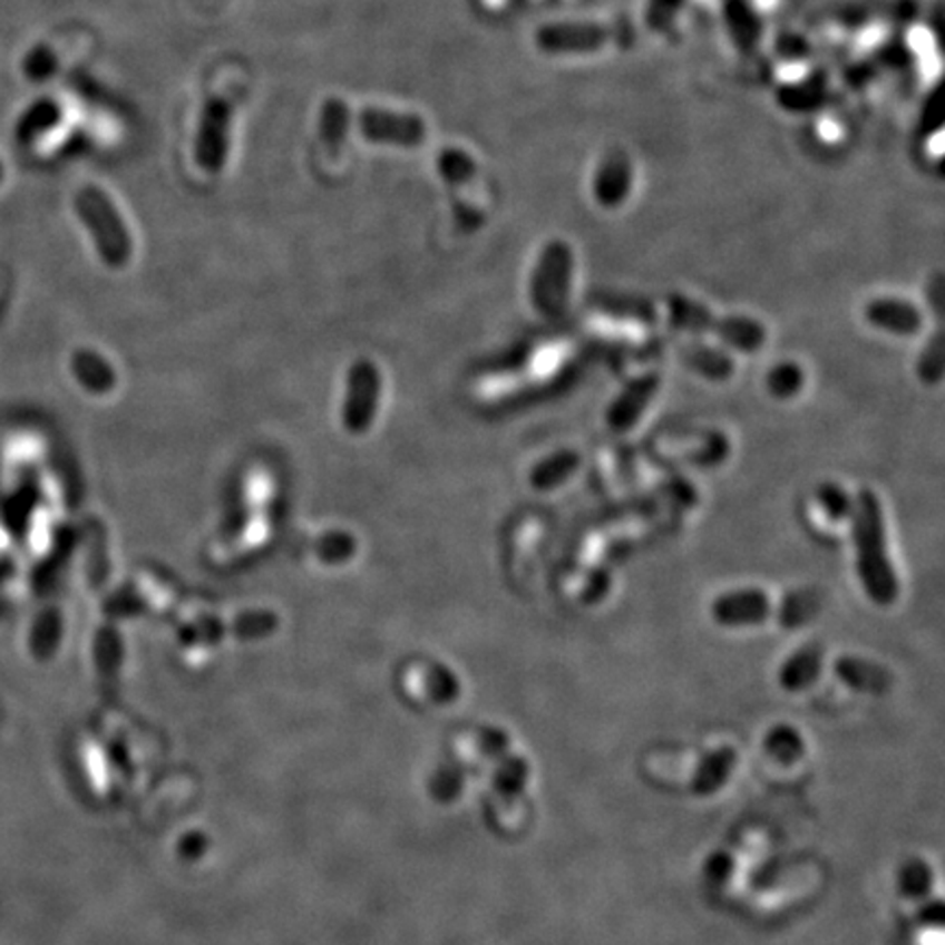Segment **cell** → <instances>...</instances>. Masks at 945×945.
Returning <instances> with one entry per match:
<instances>
[{
    "mask_svg": "<svg viewBox=\"0 0 945 945\" xmlns=\"http://www.w3.org/2000/svg\"><path fill=\"white\" fill-rule=\"evenodd\" d=\"M849 522L863 590L876 606L895 604L899 597V578L888 556L883 501L871 488L858 490Z\"/></svg>",
    "mask_w": 945,
    "mask_h": 945,
    "instance_id": "1",
    "label": "cell"
},
{
    "mask_svg": "<svg viewBox=\"0 0 945 945\" xmlns=\"http://www.w3.org/2000/svg\"><path fill=\"white\" fill-rule=\"evenodd\" d=\"M668 313L672 327L688 333H711L740 353H758L767 344V327L760 320L747 315H715L690 295H670Z\"/></svg>",
    "mask_w": 945,
    "mask_h": 945,
    "instance_id": "2",
    "label": "cell"
},
{
    "mask_svg": "<svg viewBox=\"0 0 945 945\" xmlns=\"http://www.w3.org/2000/svg\"><path fill=\"white\" fill-rule=\"evenodd\" d=\"M576 256L574 247L563 238H552L543 245L536 265L532 270L530 295L532 306L538 315L556 320L567 313L572 283H574Z\"/></svg>",
    "mask_w": 945,
    "mask_h": 945,
    "instance_id": "3",
    "label": "cell"
},
{
    "mask_svg": "<svg viewBox=\"0 0 945 945\" xmlns=\"http://www.w3.org/2000/svg\"><path fill=\"white\" fill-rule=\"evenodd\" d=\"M75 208L95 238L101 259L110 267H123L131 256V236L115 202L101 188L84 186L75 197Z\"/></svg>",
    "mask_w": 945,
    "mask_h": 945,
    "instance_id": "4",
    "label": "cell"
},
{
    "mask_svg": "<svg viewBox=\"0 0 945 945\" xmlns=\"http://www.w3.org/2000/svg\"><path fill=\"white\" fill-rule=\"evenodd\" d=\"M617 40V29L604 22L561 20L540 25L534 31V47L543 56H591Z\"/></svg>",
    "mask_w": 945,
    "mask_h": 945,
    "instance_id": "5",
    "label": "cell"
},
{
    "mask_svg": "<svg viewBox=\"0 0 945 945\" xmlns=\"http://www.w3.org/2000/svg\"><path fill=\"white\" fill-rule=\"evenodd\" d=\"M231 120L233 104L226 97H208L199 115V125L195 134V163L206 174H217L226 165L231 147Z\"/></svg>",
    "mask_w": 945,
    "mask_h": 945,
    "instance_id": "6",
    "label": "cell"
},
{
    "mask_svg": "<svg viewBox=\"0 0 945 945\" xmlns=\"http://www.w3.org/2000/svg\"><path fill=\"white\" fill-rule=\"evenodd\" d=\"M635 191V163L624 149H608L593 169L591 197L604 211L622 208Z\"/></svg>",
    "mask_w": 945,
    "mask_h": 945,
    "instance_id": "7",
    "label": "cell"
},
{
    "mask_svg": "<svg viewBox=\"0 0 945 945\" xmlns=\"http://www.w3.org/2000/svg\"><path fill=\"white\" fill-rule=\"evenodd\" d=\"M359 131L366 140L377 145H392L413 149L425 143L427 125L425 120L410 113H392V110H379L368 108L361 110L357 117Z\"/></svg>",
    "mask_w": 945,
    "mask_h": 945,
    "instance_id": "8",
    "label": "cell"
},
{
    "mask_svg": "<svg viewBox=\"0 0 945 945\" xmlns=\"http://www.w3.org/2000/svg\"><path fill=\"white\" fill-rule=\"evenodd\" d=\"M709 613L711 620L722 629H744L764 624L772 615H777V608L772 606L767 591L744 587L718 595L711 602Z\"/></svg>",
    "mask_w": 945,
    "mask_h": 945,
    "instance_id": "9",
    "label": "cell"
},
{
    "mask_svg": "<svg viewBox=\"0 0 945 945\" xmlns=\"http://www.w3.org/2000/svg\"><path fill=\"white\" fill-rule=\"evenodd\" d=\"M865 320L871 327L897 338H913L924 329L922 309L910 300L890 295L869 300L865 304Z\"/></svg>",
    "mask_w": 945,
    "mask_h": 945,
    "instance_id": "10",
    "label": "cell"
},
{
    "mask_svg": "<svg viewBox=\"0 0 945 945\" xmlns=\"http://www.w3.org/2000/svg\"><path fill=\"white\" fill-rule=\"evenodd\" d=\"M661 388V374L649 372L637 379H633L608 406L606 410V425L613 431H629L633 429L642 413L646 412L650 401L656 397Z\"/></svg>",
    "mask_w": 945,
    "mask_h": 945,
    "instance_id": "11",
    "label": "cell"
},
{
    "mask_svg": "<svg viewBox=\"0 0 945 945\" xmlns=\"http://www.w3.org/2000/svg\"><path fill=\"white\" fill-rule=\"evenodd\" d=\"M722 20L731 45L742 56H753L764 40V20L753 0H724Z\"/></svg>",
    "mask_w": 945,
    "mask_h": 945,
    "instance_id": "12",
    "label": "cell"
},
{
    "mask_svg": "<svg viewBox=\"0 0 945 945\" xmlns=\"http://www.w3.org/2000/svg\"><path fill=\"white\" fill-rule=\"evenodd\" d=\"M834 674L854 692L860 694H886L893 688V674L886 670L883 663L863 659V656H854V654H842L834 661Z\"/></svg>",
    "mask_w": 945,
    "mask_h": 945,
    "instance_id": "13",
    "label": "cell"
},
{
    "mask_svg": "<svg viewBox=\"0 0 945 945\" xmlns=\"http://www.w3.org/2000/svg\"><path fill=\"white\" fill-rule=\"evenodd\" d=\"M824 656H826V650L821 649L819 644H806L797 652H792L783 661V665L779 668V674H777L781 690L803 692L806 688H810L824 670Z\"/></svg>",
    "mask_w": 945,
    "mask_h": 945,
    "instance_id": "14",
    "label": "cell"
},
{
    "mask_svg": "<svg viewBox=\"0 0 945 945\" xmlns=\"http://www.w3.org/2000/svg\"><path fill=\"white\" fill-rule=\"evenodd\" d=\"M587 302L595 311L608 313L613 318H629L644 324L656 322V309L654 304L642 298V295L622 294L611 290H595L587 295Z\"/></svg>",
    "mask_w": 945,
    "mask_h": 945,
    "instance_id": "15",
    "label": "cell"
},
{
    "mask_svg": "<svg viewBox=\"0 0 945 945\" xmlns=\"http://www.w3.org/2000/svg\"><path fill=\"white\" fill-rule=\"evenodd\" d=\"M679 357L692 372L708 381H727L735 372L733 357L708 344H683L679 347Z\"/></svg>",
    "mask_w": 945,
    "mask_h": 945,
    "instance_id": "16",
    "label": "cell"
},
{
    "mask_svg": "<svg viewBox=\"0 0 945 945\" xmlns=\"http://www.w3.org/2000/svg\"><path fill=\"white\" fill-rule=\"evenodd\" d=\"M735 762H738V751L731 749V747H722V749L711 751L696 768L692 783H690V790L696 797H709V795L718 792L727 783L731 768L735 767Z\"/></svg>",
    "mask_w": 945,
    "mask_h": 945,
    "instance_id": "17",
    "label": "cell"
},
{
    "mask_svg": "<svg viewBox=\"0 0 945 945\" xmlns=\"http://www.w3.org/2000/svg\"><path fill=\"white\" fill-rule=\"evenodd\" d=\"M581 467V454L574 449H558L547 458H540L530 471L532 488L554 490L563 486Z\"/></svg>",
    "mask_w": 945,
    "mask_h": 945,
    "instance_id": "18",
    "label": "cell"
},
{
    "mask_svg": "<svg viewBox=\"0 0 945 945\" xmlns=\"http://www.w3.org/2000/svg\"><path fill=\"white\" fill-rule=\"evenodd\" d=\"M351 125V110L342 99H327L320 113V140L324 143L327 152L335 158L347 140Z\"/></svg>",
    "mask_w": 945,
    "mask_h": 945,
    "instance_id": "19",
    "label": "cell"
},
{
    "mask_svg": "<svg viewBox=\"0 0 945 945\" xmlns=\"http://www.w3.org/2000/svg\"><path fill=\"white\" fill-rule=\"evenodd\" d=\"M436 169L451 191H458V188L471 184L477 176L475 158L469 152H465L460 147H445L436 158Z\"/></svg>",
    "mask_w": 945,
    "mask_h": 945,
    "instance_id": "20",
    "label": "cell"
},
{
    "mask_svg": "<svg viewBox=\"0 0 945 945\" xmlns=\"http://www.w3.org/2000/svg\"><path fill=\"white\" fill-rule=\"evenodd\" d=\"M764 751L781 764H795L806 753V740L795 727L777 724L764 738Z\"/></svg>",
    "mask_w": 945,
    "mask_h": 945,
    "instance_id": "21",
    "label": "cell"
},
{
    "mask_svg": "<svg viewBox=\"0 0 945 945\" xmlns=\"http://www.w3.org/2000/svg\"><path fill=\"white\" fill-rule=\"evenodd\" d=\"M767 390L779 401L795 399L806 386V372L795 361H779L767 372Z\"/></svg>",
    "mask_w": 945,
    "mask_h": 945,
    "instance_id": "22",
    "label": "cell"
},
{
    "mask_svg": "<svg viewBox=\"0 0 945 945\" xmlns=\"http://www.w3.org/2000/svg\"><path fill=\"white\" fill-rule=\"evenodd\" d=\"M779 104L783 110L790 113H812L817 108L824 106L826 101V86L821 81H801V84H790L783 86V90L779 92Z\"/></svg>",
    "mask_w": 945,
    "mask_h": 945,
    "instance_id": "23",
    "label": "cell"
},
{
    "mask_svg": "<svg viewBox=\"0 0 945 945\" xmlns=\"http://www.w3.org/2000/svg\"><path fill=\"white\" fill-rule=\"evenodd\" d=\"M528 774H530V767H528V762L524 760V758H519V756H506V758H501L499 760V764H497V772H495V788H497V792L510 803V801H515L517 797H522V792H524V788H526V781H528Z\"/></svg>",
    "mask_w": 945,
    "mask_h": 945,
    "instance_id": "24",
    "label": "cell"
},
{
    "mask_svg": "<svg viewBox=\"0 0 945 945\" xmlns=\"http://www.w3.org/2000/svg\"><path fill=\"white\" fill-rule=\"evenodd\" d=\"M688 0H646L644 22L652 33L668 36L683 16Z\"/></svg>",
    "mask_w": 945,
    "mask_h": 945,
    "instance_id": "25",
    "label": "cell"
},
{
    "mask_svg": "<svg viewBox=\"0 0 945 945\" xmlns=\"http://www.w3.org/2000/svg\"><path fill=\"white\" fill-rule=\"evenodd\" d=\"M422 681H425V692L433 703L440 705H449L460 696V681L458 676L442 668V665H431L422 672Z\"/></svg>",
    "mask_w": 945,
    "mask_h": 945,
    "instance_id": "26",
    "label": "cell"
},
{
    "mask_svg": "<svg viewBox=\"0 0 945 945\" xmlns=\"http://www.w3.org/2000/svg\"><path fill=\"white\" fill-rule=\"evenodd\" d=\"M945 370V335L937 331L933 340L924 347V353L917 359V377L924 386H937L944 379Z\"/></svg>",
    "mask_w": 945,
    "mask_h": 945,
    "instance_id": "27",
    "label": "cell"
},
{
    "mask_svg": "<svg viewBox=\"0 0 945 945\" xmlns=\"http://www.w3.org/2000/svg\"><path fill=\"white\" fill-rule=\"evenodd\" d=\"M817 501L829 522H847L851 517L854 497H849V493L836 481H824L817 488Z\"/></svg>",
    "mask_w": 945,
    "mask_h": 945,
    "instance_id": "28",
    "label": "cell"
},
{
    "mask_svg": "<svg viewBox=\"0 0 945 945\" xmlns=\"http://www.w3.org/2000/svg\"><path fill=\"white\" fill-rule=\"evenodd\" d=\"M817 613H819V597H815L810 593H792L777 608L779 622L783 626H790V629L810 622Z\"/></svg>",
    "mask_w": 945,
    "mask_h": 945,
    "instance_id": "29",
    "label": "cell"
},
{
    "mask_svg": "<svg viewBox=\"0 0 945 945\" xmlns=\"http://www.w3.org/2000/svg\"><path fill=\"white\" fill-rule=\"evenodd\" d=\"M933 888V869L924 860H908L899 871V890L910 897L919 899L926 897Z\"/></svg>",
    "mask_w": 945,
    "mask_h": 945,
    "instance_id": "30",
    "label": "cell"
},
{
    "mask_svg": "<svg viewBox=\"0 0 945 945\" xmlns=\"http://www.w3.org/2000/svg\"><path fill=\"white\" fill-rule=\"evenodd\" d=\"M462 783H465V772L460 768H440L431 779V795H433V799L449 803L460 795Z\"/></svg>",
    "mask_w": 945,
    "mask_h": 945,
    "instance_id": "31",
    "label": "cell"
},
{
    "mask_svg": "<svg viewBox=\"0 0 945 945\" xmlns=\"http://www.w3.org/2000/svg\"><path fill=\"white\" fill-rule=\"evenodd\" d=\"M477 747H479L481 756H486L490 760H501L510 751V738L495 727H486L477 733Z\"/></svg>",
    "mask_w": 945,
    "mask_h": 945,
    "instance_id": "32",
    "label": "cell"
},
{
    "mask_svg": "<svg viewBox=\"0 0 945 945\" xmlns=\"http://www.w3.org/2000/svg\"><path fill=\"white\" fill-rule=\"evenodd\" d=\"M729 869H731V860H729L727 854L711 856V860H709L708 867H705L709 880H713L718 885H722L729 878Z\"/></svg>",
    "mask_w": 945,
    "mask_h": 945,
    "instance_id": "33",
    "label": "cell"
},
{
    "mask_svg": "<svg viewBox=\"0 0 945 945\" xmlns=\"http://www.w3.org/2000/svg\"><path fill=\"white\" fill-rule=\"evenodd\" d=\"M204 849H206V838H204V836H199V834H191V836H186V838L182 840V845H179V851H182V856H186V858H197Z\"/></svg>",
    "mask_w": 945,
    "mask_h": 945,
    "instance_id": "34",
    "label": "cell"
}]
</instances>
